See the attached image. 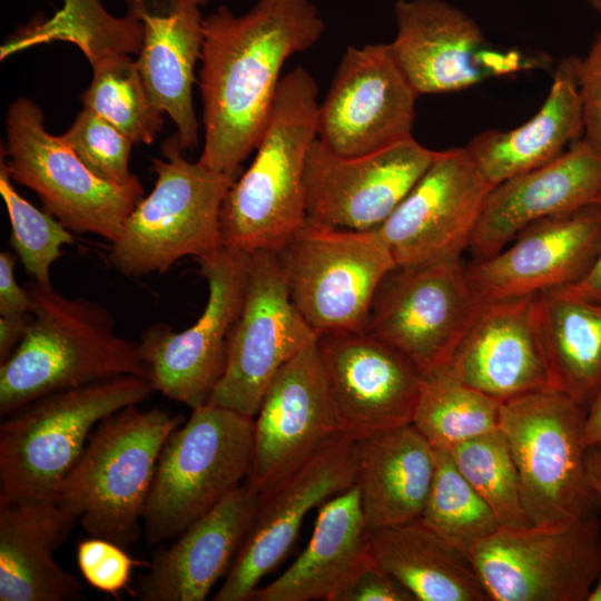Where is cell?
Segmentation results:
<instances>
[{
  "instance_id": "8992f818",
  "label": "cell",
  "mask_w": 601,
  "mask_h": 601,
  "mask_svg": "<svg viewBox=\"0 0 601 601\" xmlns=\"http://www.w3.org/2000/svg\"><path fill=\"white\" fill-rule=\"evenodd\" d=\"M184 151L177 134L165 141V159L152 160L154 189L110 245V263L124 275L162 274L184 257L201 259L223 248L220 211L237 176L190 162Z\"/></svg>"
},
{
  "instance_id": "ffe728a7",
  "label": "cell",
  "mask_w": 601,
  "mask_h": 601,
  "mask_svg": "<svg viewBox=\"0 0 601 601\" xmlns=\"http://www.w3.org/2000/svg\"><path fill=\"white\" fill-rule=\"evenodd\" d=\"M601 246V205L544 218L494 255L466 266L482 303L569 287L593 265Z\"/></svg>"
},
{
  "instance_id": "83f0119b",
  "label": "cell",
  "mask_w": 601,
  "mask_h": 601,
  "mask_svg": "<svg viewBox=\"0 0 601 601\" xmlns=\"http://www.w3.org/2000/svg\"><path fill=\"white\" fill-rule=\"evenodd\" d=\"M436 451L411 423L356 440L355 484L367 531L420 519Z\"/></svg>"
},
{
  "instance_id": "f6af8a7d",
  "label": "cell",
  "mask_w": 601,
  "mask_h": 601,
  "mask_svg": "<svg viewBox=\"0 0 601 601\" xmlns=\"http://www.w3.org/2000/svg\"><path fill=\"white\" fill-rule=\"evenodd\" d=\"M583 442L587 447L601 443V387L587 407Z\"/></svg>"
},
{
  "instance_id": "ac0fdd59",
  "label": "cell",
  "mask_w": 601,
  "mask_h": 601,
  "mask_svg": "<svg viewBox=\"0 0 601 601\" xmlns=\"http://www.w3.org/2000/svg\"><path fill=\"white\" fill-rule=\"evenodd\" d=\"M434 155L413 136L354 157L337 155L316 139L305 167L307 220L352 230L377 228L422 177Z\"/></svg>"
},
{
  "instance_id": "e575fe53",
  "label": "cell",
  "mask_w": 601,
  "mask_h": 601,
  "mask_svg": "<svg viewBox=\"0 0 601 601\" xmlns=\"http://www.w3.org/2000/svg\"><path fill=\"white\" fill-rule=\"evenodd\" d=\"M435 451L434 477L420 520L467 555L501 525L489 504L459 471L450 452Z\"/></svg>"
},
{
  "instance_id": "cb8c5ba5",
  "label": "cell",
  "mask_w": 601,
  "mask_h": 601,
  "mask_svg": "<svg viewBox=\"0 0 601 601\" xmlns=\"http://www.w3.org/2000/svg\"><path fill=\"white\" fill-rule=\"evenodd\" d=\"M259 491L247 480L157 549L132 595L142 601H204L226 577L252 526Z\"/></svg>"
},
{
  "instance_id": "8fae6325",
  "label": "cell",
  "mask_w": 601,
  "mask_h": 601,
  "mask_svg": "<svg viewBox=\"0 0 601 601\" xmlns=\"http://www.w3.org/2000/svg\"><path fill=\"white\" fill-rule=\"evenodd\" d=\"M467 556L490 601H587L601 571V523L501 526Z\"/></svg>"
},
{
  "instance_id": "f546056e",
  "label": "cell",
  "mask_w": 601,
  "mask_h": 601,
  "mask_svg": "<svg viewBox=\"0 0 601 601\" xmlns=\"http://www.w3.org/2000/svg\"><path fill=\"white\" fill-rule=\"evenodd\" d=\"M367 528L354 484L319 505L309 542L275 580L249 601H331L367 550Z\"/></svg>"
},
{
  "instance_id": "44dd1931",
  "label": "cell",
  "mask_w": 601,
  "mask_h": 601,
  "mask_svg": "<svg viewBox=\"0 0 601 601\" xmlns=\"http://www.w3.org/2000/svg\"><path fill=\"white\" fill-rule=\"evenodd\" d=\"M316 342L277 372L254 416V454L247 481L259 492L343 433Z\"/></svg>"
},
{
  "instance_id": "b9f144b4",
  "label": "cell",
  "mask_w": 601,
  "mask_h": 601,
  "mask_svg": "<svg viewBox=\"0 0 601 601\" xmlns=\"http://www.w3.org/2000/svg\"><path fill=\"white\" fill-rule=\"evenodd\" d=\"M16 256L0 253V315L16 316L31 313V299L14 275Z\"/></svg>"
},
{
  "instance_id": "bcb514c9",
  "label": "cell",
  "mask_w": 601,
  "mask_h": 601,
  "mask_svg": "<svg viewBox=\"0 0 601 601\" xmlns=\"http://www.w3.org/2000/svg\"><path fill=\"white\" fill-rule=\"evenodd\" d=\"M585 470L588 480L601 503V443L587 447Z\"/></svg>"
},
{
  "instance_id": "603a6c76",
  "label": "cell",
  "mask_w": 601,
  "mask_h": 601,
  "mask_svg": "<svg viewBox=\"0 0 601 601\" xmlns=\"http://www.w3.org/2000/svg\"><path fill=\"white\" fill-rule=\"evenodd\" d=\"M536 296L483 303L445 366L447 371L501 403L551 387Z\"/></svg>"
},
{
  "instance_id": "6da1fadb",
  "label": "cell",
  "mask_w": 601,
  "mask_h": 601,
  "mask_svg": "<svg viewBox=\"0 0 601 601\" xmlns=\"http://www.w3.org/2000/svg\"><path fill=\"white\" fill-rule=\"evenodd\" d=\"M324 30L314 0H257L239 16L221 6L204 17L201 166L237 176L267 125L285 62Z\"/></svg>"
},
{
  "instance_id": "ab89813d",
  "label": "cell",
  "mask_w": 601,
  "mask_h": 601,
  "mask_svg": "<svg viewBox=\"0 0 601 601\" xmlns=\"http://www.w3.org/2000/svg\"><path fill=\"white\" fill-rule=\"evenodd\" d=\"M331 601H415L370 554L362 555Z\"/></svg>"
},
{
  "instance_id": "d6a6232c",
  "label": "cell",
  "mask_w": 601,
  "mask_h": 601,
  "mask_svg": "<svg viewBox=\"0 0 601 601\" xmlns=\"http://www.w3.org/2000/svg\"><path fill=\"white\" fill-rule=\"evenodd\" d=\"M501 402L462 383L445 366L422 375L412 424L434 449L500 428Z\"/></svg>"
},
{
  "instance_id": "4fadbf2b",
  "label": "cell",
  "mask_w": 601,
  "mask_h": 601,
  "mask_svg": "<svg viewBox=\"0 0 601 601\" xmlns=\"http://www.w3.org/2000/svg\"><path fill=\"white\" fill-rule=\"evenodd\" d=\"M317 338L290 299L278 254H250L243 305L227 339L225 368L207 403L254 418L277 372Z\"/></svg>"
},
{
  "instance_id": "8d00e7d4",
  "label": "cell",
  "mask_w": 601,
  "mask_h": 601,
  "mask_svg": "<svg viewBox=\"0 0 601 601\" xmlns=\"http://www.w3.org/2000/svg\"><path fill=\"white\" fill-rule=\"evenodd\" d=\"M0 164V195L11 225V245L27 274L41 286H51L50 269L60 257L63 245L73 243V235L46 210L21 197Z\"/></svg>"
},
{
  "instance_id": "836d02e7",
  "label": "cell",
  "mask_w": 601,
  "mask_h": 601,
  "mask_svg": "<svg viewBox=\"0 0 601 601\" xmlns=\"http://www.w3.org/2000/svg\"><path fill=\"white\" fill-rule=\"evenodd\" d=\"M92 79L83 91L90 109L134 144H151L162 128V111L152 101L132 55L118 52L89 61Z\"/></svg>"
},
{
  "instance_id": "d6986e66",
  "label": "cell",
  "mask_w": 601,
  "mask_h": 601,
  "mask_svg": "<svg viewBox=\"0 0 601 601\" xmlns=\"http://www.w3.org/2000/svg\"><path fill=\"white\" fill-rule=\"evenodd\" d=\"M316 345L344 434L359 440L412 423L422 374L403 354L366 332L321 335Z\"/></svg>"
},
{
  "instance_id": "7dc6e473",
  "label": "cell",
  "mask_w": 601,
  "mask_h": 601,
  "mask_svg": "<svg viewBox=\"0 0 601 601\" xmlns=\"http://www.w3.org/2000/svg\"><path fill=\"white\" fill-rule=\"evenodd\" d=\"M587 601H601V571L588 594Z\"/></svg>"
},
{
  "instance_id": "ba28073f",
  "label": "cell",
  "mask_w": 601,
  "mask_h": 601,
  "mask_svg": "<svg viewBox=\"0 0 601 601\" xmlns=\"http://www.w3.org/2000/svg\"><path fill=\"white\" fill-rule=\"evenodd\" d=\"M587 407L548 387L501 403L500 430L514 459L531 524L599 516L587 475Z\"/></svg>"
},
{
  "instance_id": "f1b7e54d",
  "label": "cell",
  "mask_w": 601,
  "mask_h": 601,
  "mask_svg": "<svg viewBox=\"0 0 601 601\" xmlns=\"http://www.w3.org/2000/svg\"><path fill=\"white\" fill-rule=\"evenodd\" d=\"M578 61H560L543 106L530 120L511 130H485L464 147L492 187L554 160L582 138Z\"/></svg>"
},
{
  "instance_id": "7402d4cb",
  "label": "cell",
  "mask_w": 601,
  "mask_h": 601,
  "mask_svg": "<svg viewBox=\"0 0 601 601\" xmlns=\"http://www.w3.org/2000/svg\"><path fill=\"white\" fill-rule=\"evenodd\" d=\"M600 194L601 154L581 138L554 160L493 186L469 248L476 259L490 257L531 224L597 203Z\"/></svg>"
},
{
  "instance_id": "d4e9b609",
  "label": "cell",
  "mask_w": 601,
  "mask_h": 601,
  "mask_svg": "<svg viewBox=\"0 0 601 601\" xmlns=\"http://www.w3.org/2000/svg\"><path fill=\"white\" fill-rule=\"evenodd\" d=\"M393 56L417 96L469 88L489 72L484 38L463 12L441 0H398Z\"/></svg>"
},
{
  "instance_id": "2e32d148",
  "label": "cell",
  "mask_w": 601,
  "mask_h": 601,
  "mask_svg": "<svg viewBox=\"0 0 601 601\" xmlns=\"http://www.w3.org/2000/svg\"><path fill=\"white\" fill-rule=\"evenodd\" d=\"M416 98L390 43L348 47L318 106L317 139L348 157L390 147L412 137Z\"/></svg>"
},
{
  "instance_id": "4dcf8cb0",
  "label": "cell",
  "mask_w": 601,
  "mask_h": 601,
  "mask_svg": "<svg viewBox=\"0 0 601 601\" xmlns=\"http://www.w3.org/2000/svg\"><path fill=\"white\" fill-rule=\"evenodd\" d=\"M367 550L415 601H490L469 556L420 519L368 531Z\"/></svg>"
},
{
  "instance_id": "d590c367",
  "label": "cell",
  "mask_w": 601,
  "mask_h": 601,
  "mask_svg": "<svg viewBox=\"0 0 601 601\" xmlns=\"http://www.w3.org/2000/svg\"><path fill=\"white\" fill-rule=\"evenodd\" d=\"M447 451L462 475L494 512L502 528L531 524L522 501L518 469L500 428Z\"/></svg>"
},
{
  "instance_id": "9c48e42d",
  "label": "cell",
  "mask_w": 601,
  "mask_h": 601,
  "mask_svg": "<svg viewBox=\"0 0 601 601\" xmlns=\"http://www.w3.org/2000/svg\"><path fill=\"white\" fill-rule=\"evenodd\" d=\"M277 254L290 299L317 336L365 332L374 296L396 267L375 229L307 219Z\"/></svg>"
},
{
  "instance_id": "60d3db41",
  "label": "cell",
  "mask_w": 601,
  "mask_h": 601,
  "mask_svg": "<svg viewBox=\"0 0 601 601\" xmlns=\"http://www.w3.org/2000/svg\"><path fill=\"white\" fill-rule=\"evenodd\" d=\"M582 139L601 154V32L588 55L578 61Z\"/></svg>"
},
{
  "instance_id": "3957f363",
  "label": "cell",
  "mask_w": 601,
  "mask_h": 601,
  "mask_svg": "<svg viewBox=\"0 0 601 601\" xmlns=\"http://www.w3.org/2000/svg\"><path fill=\"white\" fill-rule=\"evenodd\" d=\"M32 321L0 364V415L49 393L124 375L148 380L139 343L119 336L100 303L67 297L33 280L26 285ZM149 381V380H148Z\"/></svg>"
},
{
  "instance_id": "9a60e30c",
  "label": "cell",
  "mask_w": 601,
  "mask_h": 601,
  "mask_svg": "<svg viewBox=\"0 0 601 601\" xmlns=\"http://www.w3.org/2000/svg\"><path fill=\"white\" fill-rule=\"evenodd\" d=\"M356 479V440L341 433L296 470L259 492L249 532L214 601H249L294 545L308 512Z\"/></svg>"
},
{
  "instance_id": "1f68e13d",
  "label": "cell",
  "mask_w": 601,
  "mask_h": 601,
  "mask_svg": "<svg viewBox=\"0 0 601 601\" xmlns=\"http://www.w3.org/2000/svg\"><path fill=\"white\" fill-rule=\"evenodd\" d=\"M536 315L551 387L588 407L601 387V302L550 290Z\"/></svg>"
},
{
  "instance_id": "30bf717a",
  "label": "cell",
  "mask_w": 601,
  "mask_h": 601,
  "mask_svg": "<svg viewBox=\"0 0 601 601\" xmlns=\"http://www.w3.org/2000/svg\"><path fill=\"white\" fill-rule=\"evenodd\" d=\"M43 112L20 97L6 116L4 165L11 180L33 190L45 210L70 231L115 242L144 190L95 175L62 140L45 128Z\"/></svg>"
},
{
  "instance_id": "f35d334b",
  "label": "cell",
  "mask_w": 601,
  "mask_h": 601,
  "mask_svg": "<svg viewBox=\"0 0 601 601\" xmlns=\"http://www.w3.org/2000/svg\"><path fill=\"white\" fill-rule=\"evenodd\" d=\"M76 560L82 578L90 587L116 599L128 590L134 568L149 564L134 559L119 544L99 536L79 541Z\"/></svg>"
},
{
  "instance_id": "e0dca14e",
  "label": "cell",
  "mask_w": 601,
  "mask_h": 601,
  "mask_svg": "<svg viewBox=\"0 0 601 601\" xmlns=\"http://www.w3.org/2000/svg\"><path fill=\"white\" fill-rule=\"evenodd\" d=\"M491 188L464 147L435 151L422 177L375 228L396 267L461 258Z\"/></svg>"
},
{
  "instance_id": "74e56055",
  "label": "cell",
  "mask_w": 601,
  "mask_h": 601,
  "mask_svg": "<svg viewBox=\"0 0 601 601\" xmlns=\"http://www.w3.org/2000/svg\"><path fill=\"white\" fill-rule=\"evenodd\" d=\"M61 138L99 178L118 186L139 184L129 169L134 142L90 109L83 108Z\"/></svg>"
},
{
  "instance_id": "7bdbcfd3",
  "label": "cell",
  "mask_w": 601,
  "mask_h": 601,
  "mask_svg": "<svg viewBox=\"0 0 601 601\" xmlns=\"http://www.w3.org/2000/svg\"><path fill=\"white\" fill-rule=\"evenodd\" d=\"M31 321V313L0 316V363L4 362L21 343Z\"/></svg>"
},
{
  "instance_id": "7c38bea8",
  "label": "cell",
  "mask_w": 601,
  "mask_h": 601,
  "mask_svg": "<svg viewBox=\"0 0 601 601\" xmlns=\"http://www.w3.org/2000/svg\"><path fill=\"white\" fill-rule=\"evenodd\" d=\"M482 304L461 258L395 267L374 296L365 332L424 375L447 365Z\"/></svg>"
},
{
  "instance_id": "277c9868",
  "label": "cell",
  "mask_w": 601,
  "mask_h": 601,
  "mask_svg": "<svg viewBox=\"0 0 601 601\" xmlns=\"http://www.w3.org/2000/svg\"><path fill=\"white\" fill-rule=\"evenodd\" d=\"M184 415L127 406L101 421L53 496L90 536L128 549L144 532V514L161 449Z\"/></svg>"
},
{
  "instance_id": "484cf974",
  "label": "cell",
  "mask_w": 601,
  "mask_h": 601,
  "mask_svg": "<svg viewBox=\"0 0 601 601\" xmlns=\"http://www.w3.org/2000/svg\"><path fill=\"white\" fill-rule=\"evenodd\" d=\"M77 520L53 495L0 503V601L83 599L82 583L53 558Z\"/></svg>"
},
{
  "instance_id": "52a82bcc",
  "label": "cell",
  "mask_w": 601,
  "mask_h": 601,
  "mask_svg": "<svg viewBox=\"0 0 601 601\" xmlns=\"http://www.w3.org/2000/svg\"><path fill=\"white\" fill-rule=\"evenodd\" d=\"M254 418L206 403L165 442L144 514L149 544L178 536L244 483L254 454Z\"/></svg>"
},
{
  "instance_id": "c3c4849f",
  "label": "cell",
  "mask_w": 601,
  "mask_h": 601,
  "mask_svg": "<svg viewBox=\"0 0 601 601\" xmlns=\"http://www.w3.org/2000/svg\"><path fill=\"white\" fill-rule=\"evenodd\" d=\"M588 2L601 13V0H588Z\"/></svg>"
},
{
  "instance_id": "4316f807",
  "label": "cell",
  "mask_w": 601,
  "mask_h": 601,
  "mask_svg": "<svg viewBox=\"0 0 601 601\" xmlns=\"http://www.w3.org/2000/svg\"><path fill=\"white\" fill-rule=\"evenodd\" d=\"M207 1L169 0L166 12L152 13L146 0H127L128 12L144 31L138 69L152 101L175 124L185 150L198 144L193 85L204 37L201 7Z\"/></svg>"
},
{
  "instance_id": "5b68a950",
  "label": "cell",
  "mask_w": 601,
  "mask_h": 601,
  "mask_svg": "<svg viewBox=\"0 0 601 601\" xmlns=\"http://www.w3.org/2000/svg\"><path fill=\"white\" fill-rule=\"evenodd\" d=\"M155 392L140 376L56 391L4 416L0 424V503L51 496L109 415Z\"/></svg>"
},
{
  "instance_id": "5bb4252c",
  "label": "cell",
  "mask_w": 601,
  "mask_h": 601,
  "mask_svg": "<svg viewBox=\"0 0 601 601\" xmlns=\"http://www.w3.org/2000/svg\"><path fill=\"white\" fill-rule=\"evenodd\" d=\"M198 263L208 297L195 324L181 332L156 324L138 342L154 391L191 410L207 403L223 375L228 335L244 300L249 255L223 247Z\"/></svg>"
},
{
  "instance_id": "7a4b0ae2",
  "label": "cell",
  "mask_w": 601,
  "mask_h": 601,
  "mask_svg": "<svg viewBox=\"0 0 601 601\" xmlns=\"http://www.w3.org/2000/svg\"><path fill=\"white\" fill-rule=\"evenodd\" d=\"M317 95L315 79L303 67L283 76L255 158L224 199V248L278 253L305 224V167L317 139Z\"/></svg>"
},
{
  "instance_id": "ee69618b",
  "label": "cell",
  "mask_w": 601,
  "mask_h": 601,
  "mask_svg": "<svg viewBox=\"0 0 601 601\" xmlns=\"http://www.w3.org/2000/svg\"><path fill=\"white\" fill-rule=\"evenodd\" d=\"M597 203L601 205V194ZM575 296L601 302V246L595 260L584 277L565 288H561Z\"/></svg>"
}]
</instances>
